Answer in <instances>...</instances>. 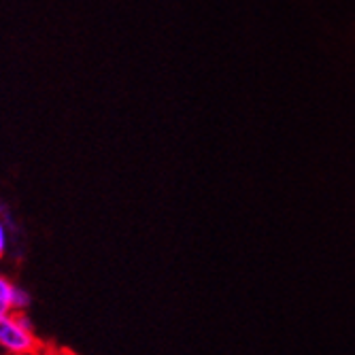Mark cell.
Returning <instances> with one entry per match:
<instances>
[{
  "mask_svg": "<svg viewBox=\"0 0 355 355\" xmlns=\"http://www.w3.org/2000/svg\"><path fill=\"white\" fill-rule=\"evenodd\" d=\"M41 347H45V343L37 336L35 330L21 324L17 313L0 315V351L5 355H17Z\"/></svg>",
  "mask_w": 355,
  "mask_h": 355,
  "instance_id": "6da1fadb",
  "label": "cell"
},
{
  "mask_svg": "<svg viewBox=\"0 0 355 355\" xmlns=\"http://www.w3.org/2000/svg\"><path fill=\"white\" fill-rule=\"evenodd\" d=\"M15 287L9 277L0 275V315L3 313H15Z\"/></svg>",
  "mask_w": 355,
  "mask_h": 355,
  "instance_id": "7a4b0ae2",
  "label": "cell"
},
{
  "mask_svg": "<svg viewBox=\"0 0 355 355\" xmlns=\"http://www.w3.org/2000/svg\"><path fill=\"white\" fill-rule=\"evenodd\" d=\"M15 230V223H13V217L11 213L0 217V260L9 253V247H11V232Z\"/></svg>",
  "mask_w": 355,
  "mask_h": 355,
  "instance_id": "3957f363",
  "label": "cell"
},
{
  "mask_svg": "<svg viewBox=\"0 0 355 355\" xmlns=\"http://www.w3.org/2000/svg\"><path fill=\"white\" fill-rule=\"evenodd\" d=\"M30 306H32V296H30V292H28L26 287L17 285V287H15V313L28 311Z\"/></svg>",
  "mask_w": 355,
  "mask_h": 355,
  "instance_id": "277c9868",
  "label": "cell"
},
{
  "mask_svg": "<svg viewBox=\"0 0 355 355\" xmlns=\"http://www.w3.org/2000/svg\"><path fill=\"white\" fill-rule=\"evenodd\" d=\"M53 349H49L47 345L41 347V349H35V351H26V353H17V355H51Z\"/></svg>",
  "mask_w": 355,
  "mask_h": 355,
  "instance_id": "5b68a950",
  "label": "cell"
},
{
  "mask_svg": "<svg viewBox=\"0 0 355 355\" xmlns=\"http://www.w3.org/2000/svg\"><path fill=\"white\" fill-rule=\"evenodd\" d=\"M11 211H9V207L3 202V200H0V217H5V215H9Z\"/></svg>",
  "mask_w": 355,
  "mask_h": 355,
  "instance_id": "8992f818",
  "label": "cell"
},
{
  "mask_svg": "<svg viewBox=\"0 0 355 355\" xmlns=\"http://www.w3.org/2000/svg\"><path fill=\"white\" fill-rule=\"evenodd\" d=\"M51 355H75V353H71V351H67V349H53Z\"/></svg>",
  "mask_w": 355,
  "mask_h": 355,
  "instance_id": "52a82bcc",
  "label": "cell"
}]
</instances>
